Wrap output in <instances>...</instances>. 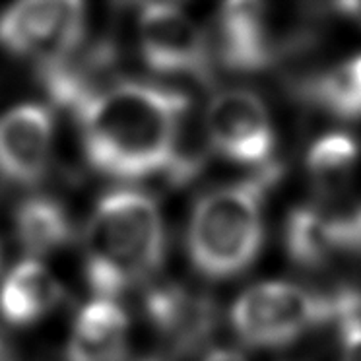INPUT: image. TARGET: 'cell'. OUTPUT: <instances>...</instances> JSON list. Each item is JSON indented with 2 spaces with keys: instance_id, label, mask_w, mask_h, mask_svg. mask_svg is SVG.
<instances>
[{
  "instance_id": "ba28073f",
  "label": "cell",
  "mask_w": 361,
  "mask_h": 361,
  "mask_svg": "<svg viewBox=\"0 0 361 361\" xmlns=\"http://www.w3.org/2000/svg\"><path fill=\"white\" fill-rule=\"evenodd\" d=\"M53 144V117L27 103L0 117V175L18 185H33L47 169Z\"/></svg>"
},
{
  "instance_id": "9a60e30c",
  "label": "cell",
  "mask_w": 361,
  "mask_h": 361,
  "mask_svg": "<svg viewBox=\"0 0 361 361\" xmlns=\"http://www.w3.org/2000/svg\"><path fill=\"white\" fill-rule=\"evenodd\" d=\"M313 99L340 118L361 117V55L338 64L309 87Z\"/></svg>"
},
{
  "instance_id": "ac0fdd59",
  "label": "cell",
  "mask_w": 361,
  "mask_h": 361,
  "mask_svg": "<svg viewBox=\"0 0 361 361\" xmlns=\"http://www.w3.org/2000/svg\"><path fill=\"white\" fill-rule=\"evenodd\" d=\"M336 8L348 18L355 20L357 24H361V2H342V4H336Z\"/></svg>"
},
{
  "instance_id": "52a82bcc",
  "label": "cell",
  "mask_w": 361,
  "mask_h": 361,
  "mask_svg": "<svg viewBox=\"0 0 361 361\" xmlns=\"http://www.w3.org/2000/svg\"><path fill=\"white\" fill-rule=\"evenodd\" d=\"M204 130L214 152L237 164H267L274 148L264 103L245 90H228L214 97L206 109Z\"/></svg>"
},
{
  "instance_id": "2e32d148",
  "label": "cell",
  "mask_w": 361,
  "mask_h": 361,
  "mask_svg": "<svg viewBox=\"0 0 361 361\" xmlns=\"http://www.w3.org/2000/svg\"><path fill=\"white\" fill-rule=\"evenodd\" d=\"M338 314H342L340 361H361V317L355 314V303L352 299L338 301Z\"/></svg>"
},
{
  "instance_id": "30bf717a",
  "label": "cell",
  "mask_w": 361,
  "mask_h": 361,
  "mask_svg": "<svg viewBox=\"0 0 361 361\" xmlns=\"http://www.w3.org/2000/svg\"><path fill=\"white\" fill-rule=\"evenodd\" d=\"M128 321L111 299H95L80 311L68 340V361H123Z\"/></svg>"
},
{
  "instance_id": "4fadbf2b",
  "label": "cell",
  "mask_w": 361,
  "mask_h": 361,
  "mask_svg": "<svg viewBox=\"0 0 361 361\" xmlns=\"http://www.w3.org/2000/svg\"><path fill=\"white\" fill-rule=\"evenodd\" d=\"M16 235L25 251L35 257L49 255L68 243L72 226L64 208L55 200L35 197L16 212Z\"/></svg>"
},
{
  "instance_id": "277c9868",
  "label": "cell",
  "mask_w": 361,
  "mask_h": 361,
  "mask_svg": "<svg viewBox=\"0 0 361 361\" xmlns=\"http://www.w3.org/2000/svg\"><path fill=\"white\" fill-rule=\"evenodd\" d=\"M338 313V303L288 282L252 286L231 309L237 336L251 345H282Z\"/></svg>"
},
{
  "instance_id": "8992f818",
  "label": "cell",
  "mask_w": 361,
  "mask_h": 361,
  "mask_svg": "<svg viewBox=\"0 0 361 361\" xmlns=\"http://www.w3.org/2000/svg\"><path fill=\"white\" fill-rule=\"evenodd\" d=\"M138 39L152 71L210 84L212 59L204 33L179 6L144 4L138 16Z\"/></svg>"
},
{
  "instance_id": "8fae6325",
  "label": "cell",
  "mask_w": 361,
  "mask_h": 361,
  "mask_svg": "<svg viewBox=\"0 0 361 361\" xmlns=\"http://www.w3.org/2000/svg\"><path fill=\"white\" fill-rule=\"evenodd\" d=\"M63 299L56 278L37 260L20 262L0 288V313L16 326H27L55 309Z\"/></svg>"
},
{
  "instance_id": "9c48e42d",
  "label": "cell",
  "mask_w": 361,
  "mask_h": 361,
  "mask_svg": "<svg viewBox=\"0 0 361 361\" xmlns=\"http://www.w3.org/2000/svg\"><path fill=\"white\" fill-rule=\"evenodd\" d=\"M216 43L221 63L231 71L264 68L272 56L264 6L259 2H231L216 18Z\"/></svg>"
},
{
  "instance_id": "e0dca14e",
  "label": "cell",
  "mask_w": 361,
  "mask_h": 361,
  "mask_svg": "<svg viewBox=\"0 0 361 361\" xmlns=\"http://www.w3.org/2000/svg\"><path fill=\"white\" fill-rule=\"evenodd\" d=\"M204 361H245L241 353H237L235 350H214L206 355Z\"/></svg>"
},
{
  "instance_id": "5bb4252c",
  "label": "cell",
  "mask_w": 361,
  "mask_h": 361,
  "mask_svg": "<svg viewBox=\"0 0 361 361\" xmlns=\"http://www.w3.org/2000/svg\"><path fill=\"white\" fill-rule=\"evenodd\" d=\"M360 157V146L344 133H330L321 136L309 148L307 171L314 187L322 192L342 189L350 179Z\"/></svg>"
},
{
  "instance_id": "7a4b0ae2",
  "label": "cell",
  "mask_w": 361,
  "mask_h": 361,
  "mask_svg": "<svg viewBox=\"0 0 361 361\" xmlns=\"http://www.w3.org/2000/svg\"><path fill=\"white\" fill-rule=\"evenodd\" d=\"M164 247V221L154 200L133 189L113 190L87 221V282L102 299L113 298L148 278L161 262Z\"/></svg>"
},
{
  "instance_id": "3957f363",
  "label": "cell",
  "mask_w": 361,
  "mask_h": 361,
  "mask_svg": "<svg viewBox=\"0 0 361 361\" xmlns=\"http://www.w3.org/2000/svg\"><path fill=\"white\" fill-rule=\"evenodd\" d=\"M278 175L267 167L237 185L200 198L189 224V252L210 278H228L249 267L262 243V198Z\"/></svg>"
},
{
  "instance_id": "5b68a950",
  "label": "cell",
  "mask_w": 361,
  "mask_h": 361,
  "mask_svg": "<svg viewBox=\"0 0 361 361\" xmlns=\"http://www.w3.org/2000/svg\"><path fill=\"white\" fill-rule=\"evenodd\" d=\"M84 18L78 2L14 4L0 16V43L14 55L33 56L49 66L82 45Z\"/></svg>"
},
{
  "instance_id": "7c38bea8",
  "label": "cell",
  "mask_w": 361,
  "mask_h": 361,
  "mask_svg": "<svg viewBox=\"0 0 361 361\" xmlns=\"http://www.w3.org/2000/svg\"><path fill=\"white\" fill-rule=\"evenodd\" d=\"M344 218H330L313 208H299L291 214L286 229V243L301 264H317L340 247H348Z\"/></svg>"
},
{
  "instance_id": "6da1fadb",
  "label": "cell",
  "mask_w": 361,
  "mask_h": 361,
  "mask_svg": "<svg viewBox=\"0 0 361 361\" xmlns=\"http://www.w3.org/2000/svg\"><path fill=\"white\" fill-rule=\"evenodd\" d=\"M76 113L90 164L113 177L138 179L171 169L189 102L165 87L125 82L105 87Z\"/></svg>"
}]
</instances>
